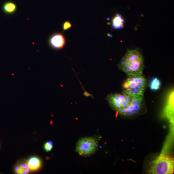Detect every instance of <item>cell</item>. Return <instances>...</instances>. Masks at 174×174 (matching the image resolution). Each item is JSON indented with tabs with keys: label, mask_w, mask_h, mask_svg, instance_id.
I'll use <instances>...</instances> for the list:
<instances>
[{
	"label": "cell",
	"mask_w": 174,
	"mask_h": 174,
	"mask_svg": "<svg viewBox=\"0 0 174 174\" xmlns=\"http://www.w3.org/2000/svg\"><path fill=\"white\" fill-rule=\"evenodd\" d=\"M98 148V141L95 138L85 137L80 139L77 142L76 150L81 156H89L94 153Z\"/></svg>",
	"instance_id": "obj_5"
},
{
	"label": "cell",
	"mask_w": 174,
	"mask_h": 174,
	"mask_svg": "<svg viewBox=\"0 0 174 174\" xmlns=\"http://www.w3.org/2000/svg\"><path fill=\"white\" fill-rule=\"evenodd\" d=\"M2 9L4 12L6 14L12 15L16 13L18 7L15 3L12 1H7L4 3Z\"/></svg>",
	"instance_id": "obj_8"
},
{
	"label": "cell",
	"mask_w": 174,
	"mask_h": 174,
	"mask_svg": "<svg viewBox=\"0 0 174 174\" xmlns=\"http://www.w3.org/2000/svg\"><path fill=\"white\" fill-rule=\"evenodd\" d=\"M72 26L71 23L68 21H66L63 23L62 25V29L63 31L67 30L71 28Z\"/></svg>",
	"instance_id": "obj_13"
},
{
	"label": "cell",
	"mask_w": 174,
	"mask_h": 174,
	"mask_svg": "<svg viewBox=\"0 0 174 174\" xmlns=\"http://www.w3.org/2000/svg\"><path fill=\"white\" fill-rule=\"evenodd\" d=\"M161 86V81L157 78H154L151 80L150 83V87L152 90H157L160 88Z\"/></svg>",
	"instance_id": "obj_11"
},
{
	"label": "cell",
	"mask_w": 174,
	"mask_h": 174,
	"mask_svg": "<svg viewBox=\"0 0 174 174\" xmlns=\"http://www.w3.org/2000/svg\"><path fill=\"white\" fill-rule=\"evenodd\" d=\"M28 166L30 171H35L39 170L41 165L40 159L36 157H32L27 160Z\"/></svg>",
	"instance_id": "obj_10"
},
{
	"label": "cell",
	"mask_w": 174,
	"mask_h": 174,
	"mask_svg": "<svg viewBox=\"0 0 174 174\" xmlns=\"http://www.w3.org/2000/svg\"><path fill=\"white\" fill-rule=\"evenodd\" d=\"M111 107L121 115L130 116L140 110L143 96H134L122 92L108 95L107 97Z\"/></svg>",
	"instance_id": "obj_1"
},
{
	"label": "cell",
	"mask_w": 174,
	"mask_h": 174,
	"mask_svg": "<svg viewBox=\"0 0 174 174\" xmlns=\"http://www.w3.org/2000/svg\"><path fill=\"white\" fill-rule=\"evenodd\" d=\"M147 80L142 75L128 76L122 85L123 92L131 95L143 96Z\"/></svg>",
	"instance_id": "obj_3"
},
{
	"label": "cell",
	"mask_w": 174,
	"mask_h": 174,
	"mask_svg": "<svg viewBox=\"0 0 174 174\" xmlns=\"http://www.w3.org/2000/svg\"><path fill=\"white\" fill-rule=\"evenodd\" d=\"M14 170L15 172L19 174L29 173L31 171L28 166L27 160H22L17 162Z\"/></svg>",
	"instance_id": "obj_7"
},
{
	"label": "cell",
	"mask_w": 174,
	"mask_h": 174,
	"mask_svg": "<svg viewBox=\"0 0 174 174\" xmlns=\"http://www.w3.org/2000/svg\"><path fill=\"white\" fill-rule=\"evenodd\" d=\"M124 20L121 14H117L113 17L112 20V28L114 29H121L124 27Z\"/></svg>",
	"instance_id": "obj_9"
},
{
	"label": "cell",
	"mask_w": 174,
	"mask_h": 174,
	"mask_svg": "<svg viewBox=\"0 0 174 174\" xmlns=\"http://www.w3.org/2000/svg\"><path fill=\"white\" fill-rule=\"evenodd\" d=\"M118 66L128 76L142 75L144 64L142 54L137 49L127 51Z\"/></svg>",
	"instance_id": "obj_2"
},
{
	"label": "cell",
	"mask_w": 174,
	"mask_h": 174,
	"mask_svg": "<svg viewBox=\"0 0 174 174\" xmlns=\"http://www.w3.org/2000/svg\"><path fill=\"white\" fill-rule=\"evenodd\" d=\"M53 143L51 141L46 142L44 145V148L46 152L50 151L53 147Z\"/></svg>",
	"instance_id": "obj_12"
},
{
	"label": "cell",
	"mask_w": 174,
	"mask_h": 174,
	"mask_svg": "<svg viewBox=\"0 0 174 174\" xmlns=\"http://www.w3.org/2000/svg\"><path fill=\"white\" fill-rule=\"evenodd\" d=\"M66 42V39L63 35L59 32L52 34L48 40V43L50 47L56 50L62 49Z\"/></svg>",
	"instance_id": "obj_6"
},
{
	"label": "cell",
	"mask_w": 174,
	"mask_h": 174,
	"mask_svg": "<svg viewBox=\"0 0 174 174\" xmlns=\"http://www.w3.org/2000/svg\"><path fill=\"white\" fill-rule=\"evenodd\" d=\"M174 171V161L171 157L163 154L151 162L149 172L153 174H172Z\"/></svg>",
	"instance_id": "obj_4"
}]
</instances>
